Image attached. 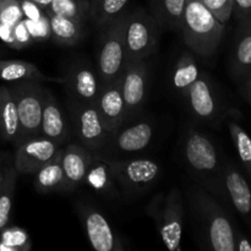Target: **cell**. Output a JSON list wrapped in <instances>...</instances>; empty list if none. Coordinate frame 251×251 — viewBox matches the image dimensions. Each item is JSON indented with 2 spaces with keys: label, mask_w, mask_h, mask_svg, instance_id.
I'll return each instance as SVG.
<instances>
[{
  "label": "cell",
  "mask_w": 251,
  "mask_h": 251,
  "mask_svg": "<svg viewBox=\"0 0 251 251\" xmlns=\"http://www.w3.org/2000/svg\"><path fill=\"white\" fill-rule=\"evenodd\" d=\"M186 198L206 247L215 251H235L239 230L212 194L201 185H191L186 190Z\"/></svg>",
  "instance_id": "6da1fadb"
},
{
  "label": "cell",
  "mask_w": 251,
  "mask_h": 251,
  "mask_svg": "<svg viewBox=\"0 0 251 251\" xmlns=\"http://www.w3.org/2000/svg\"><path fill=\"white\" fill-rule=\"evenodd\" d=\"M183 156L186 166L200 185L226 200L223 186V162L212 140L200 130L189 126L184 132Z\"/></svg>",
  "instance_id": "7a4b0ae2"
},
{
  "label": "cell",
  "mask_w": 251,
  "mask_h": 251,
  "mask_svg": "<svg viewBox=\"0 0 251 251\" xmlns=\"http://www.w3.org/2000/svg\"><path fill=\"white\" fill-rule=\"evenodd\" d=\"M225 29L226 25L218 21L201 0H186L179 32L194 54L212 56L222 42Z\"/></svg>",
  "instance_id": "3957f363"
},
{
  "label": "cell",
  "mask_w": 251,
  "mask_h": 251,
  "mask_svg": "<svg viewBox=\"0 0 251 251\" xmlns=\"http://www.w3.org/2000/svg\"><path fill=\"white\" fill-rule=\"evenodd\" d=\"M146 212L153 220L167 249L180 251L185 220L181 191L178 188H173L166 195L158 194L149 203Z\"/></svg>",
  "instance_id": "277c9868"
},
{
  "label": "cell",
  "mask_w": 251,
  "mask_h": 251,
  "mask_svg": "<svg viewBox=\"0 0 251 251\" xmlns=\"http://www.w3.org/2000/svg\"><path fill=\"white\" fill-rule=\"evenodd\" d=\"M126 15L123 12L113 21L102 27L97 47L96 69L102 85H108L122 77L127 65L124 28Z\"/></svg>",
  "instance_id": "5b68a950"
},
{
  "label": "cell",
  "mask_w": 251,
  "mask_h": 251,
  "mask_svg": "<svg viewBox=\"0 0 251 251\" xmlns=\"http://www.w3.org/2000/svg\"><path fill=\"white\" fill-rule=\"evenodd\" d=\"M9 88L16 103L19 117L20 131L17 146L25 140L41 136L42 110L47 88L41 82L33 81L12 82Z\"/></svg>",
  "instance_id": "8992f818"
},
{
  "label": "cell",
  "mask_w": 251,
  "mask_h": 251,
  "mask_svg": "<svg viewBox=\"0 0 251 251\" xmlns=\"http://www.w3.org/2000/svg\"><path fill=\"white\" fill-rule=\"evenodd\" d=\"M159 24L153 15L136 9L126 15L124 41L127 64L147 60L156 51L159 41Z\"/></svg>",
  "instance_id": "52a82bcc"
},
{
  "label": "cell",
  "mask_w": 251,
  "mask_h": 251,
  "mask_svg": "<svg viewBox=\"0 0 251 251\" xmlns=\"http://www.w3.org/2000/svg\"><path fill=\"white\" fill-rule=\"evenodd\" d=\"M105 158L118 186L126 195L134 196L142 193L153 185L161 176L162 168L154 159Z\"/></svg>",
  "instance_id": "ba28073f"
},
{
  "label": "cell",
  "mask_w": 251,
  "mask_h": 251,
  "mask_svg": "<svg viewBox=\"0 0 251 251\" xmlns=\"http://www.w3.org/2000/svg\"><path fill=\"white\" fill-rule=\"evenodd\" d=\"M68 112L71 132L78 140V144L92 152L102 151L109 132L105 129L96 105L69 98Z\"/></svg>",
  "instance_id": "9c48e42d"
},
{
  "label": "cell",
  "mask_w": 251,
  "mask_h": 251,
  "mask_svg": "<svg viewBox=\"0 0 251 251\" xmlns=\"http://www.w3.org/2000/svg\"><path fill=\"white\" fill-rule=\"evenodd\" d=\"M154 130L156 126L152 120L136 117L130 122L123 123L109 134L104 149L98 153L109 158L139 153L150 146L154 136Z\"/></svg>",
  "instance_id": "30bf717a"
},
{
  "label": "cell",
  "mask_w": 251,
  "mask_h": 251,
  "mask_svg": "<svg viewBox=\"0 0 251 251\" xmlns=\"http://www.w3.org/2000/svg\"><path fill=\"white\" fill-rule=\"evenodd\" d=\"M76 210L93 249L97 251H123L125 249L117 230L97 207L90 203L78 202Z\"/></svg>",
  "instance_id": "8fae6325"
},
{
  "label": "cell",
  "mask_w": 251,
  "mask_h": 251,
  "mask_svg": "<svg viewBox=\"0 0 251 251\" xmlns=\"http://www.w3.org/2000/svg\"><path fill=\"white\" fill-rule=\"evenodd\" d=\"M150 71L147 60L134 61L126 65L120 77L123 98L125 103L124 123L139 117L149 93Z\"/></svg>",
  "instance_id": "7c38bea8"
},
{
  "label": "cell",
  "mask_w": 251,
  "mask_h": 251,
  "mask_svg": "<svg viewBox=\"0 0 251 251\" xmlns=\"http://www.w3.org/2000/svg\"><path fill=\"white\" fill-rule=\"evenodd\" d=\"M63 78L69 98L95 104L103 86L96 66L86 60H75L66 69Z\"/></svg>",
  "instance_id": "4fadbf2b"
},
{
  "label": "cell",
  "mask_w": 251,
  "mask_h": 251,
  "mask_svg": "<svg viewBox=\"0 0 251 251\" xmlns=\"http://www.w3.org/2000/svg\"><path fill=\"white\" fill-rule=\"evenodd\" d=\"M60 147L59 144L43 136L25 140L16 146L12 163L19 174H34Z\"/></svg>",
  "instance_id": "5bb4252c"
},
{
  "label": "cell",
  "mask_w": 251,
  "mask_h": 251,
  "mask_svg": "<svg viewBox=\"0 0 251 251\" xmlns=\"http://www.w3.org/2000/svg\"><path fill=\"white\" fill-rule=\"evenodd\" d=\"M184 98L191 113L202 122H215L221 115L220 97L206 74H200L198 80L189 87Z\"/></svg>",
  "instance_id": "9a60e30c"
},
{
  "label": "cell",
  "mask_w": 251,
  "mask_h": 251,
  "mask_svg": "<svg viewBox=\"0 0 251 251\" xmlns=\"http://www.w3.org/2000/svg\"><path fill=\"white\" fill-rule=\"evenodd\" d=\"M226 201H229L251 229V186L239 169L230 162L223 164Z\"/></svg>",
  "instance_id": "2e32d148"
},
{
  "label": "cell",
  "mask_w": 251,
  "mask_h": 251,
  "mask_svg": "<svg viewBox=\"0 0 251 251\" xmlns=\"http://www.w3.org/2000/svg\"><path fill=\"white\" fill-rule=\"evenodd\" d=\"M95 153L80 144H69L61 149V166L65 176L66 193H71L85 184L86 174Z\"/></svg>",
  "instance_id": "e0dca14e"
},
{
  "label": "cell",
  "mask_w": 251,
  "mask_h": 251,
  "mask_svg": "<svg viewBox=\"0 0 251 251\" xmlns=\"http://www.w3.org/2000/svg\"><path fill=\"white\" fill-rule=\"evenodd\" d=\"M100 117L109 134L124 123L125 103L120 86V78L112 83L103 85L95 102Z\"/></svg>",
  "instance_id": "ac0fdd59"
},
{
  "label": "cell",
  "mask_w": 251,
  "mask_h": 251,
  "mask_svg": "<svg viewBox=\"0 0 251 251\" xmlns=\"http://www.w3.org/2000/svg\"><path fill=\"white\" fill-rule=\"evenodd\" d=\"M70 122L64 114L55 96L47 90L42 110L41 136L63 146L71 136Z\"/></svg>",
  "instance_id": "d6986e66"
},
{
  "label": "cell",
  "mask_w": 251,
  "mask_h": 251,
  "mask_svg": "<svg viewBox=\"0 0 251 251\" xmlns=\"http://www.w3.org/2000/svg\"><path fill=\"white\" fill-rule=\"evenodd\" d=\"M229 71L234 80L240 81L251 71V16L238 21L234 43L229 59Z\"/></svg>",
  "instance_id": "ffe728a7"
},
{
  "label": "cell",
  "mask_w": 251,
  "mask_h": 251,
  "mask_svg": "<svg viewBox=\"0 0 251 251\" xmlns=\"http://www.w3.org/2000/svg\"><path fill=\"white\" fill-rule=\"evenodd\" d=\"M33 176V186L37 193H66L65 176L61 166V147Z\"/></svg>",
  "instance_id": "44dd1931"
},
{
  "label": "cell",
  "mask_w": 251,
  "mask_h": 251,
  "mask_svg": "<svg viewBox=\"0 0 251 251\" xmlns=\"http://www.w3.org/2000/svg\"><path fill=\"white\" fill-rule=\"evenodd\" d=\"M0 80L7 82L33 81V82H59L63 83V77H51L42 73L41 69L33 63L25 60H2L0 59Z\"/></svg>",
  "instance_id": "7402d4cb"
},
{
  "label": "cell",
  "mask_w": 251,
  "mask_h": 251,
  "mask_svg": "<svg viewBox=\"0 0 251 251\" xmlns=\"http://www.w3.org/2000/svg\"><path fill=\"white\" fill-rule=\"evenodd\" d=\"M85 184L107 198H117V181L108 167L107 158L103 154L96 152L93 161L86 174Z\"/></svg>",
  "instance_id": "603a6c76"
},
{
  "label": "cell",
  "mask_w": 251,
  "mask_h": 251,
  "mask_svg": "<svg viewBox=\"0 0 251 251\" xmlns=\"http://www.w3.org/2000/svg\"><path fill=\"white\" fill-rule=\"evenodd\" d=\"M50 24V39L61 47H74L85 37V24L46 11Z\"/></svg>",
  "instance_id": "cb8c5ba5"
},
{
  "label": "cell",
  "mask_w": 251,
  "mask_h": 251,
  "mask_svg": "<svg viewBox=\"0 0 251 251\" xmlns=\"http://www.w3.org/2000/svg\"><path fill=\"white\" fill-rule=\"evenodd\" d=\"M19 117L9 86H0V139L16 145L19 140Z\"/></svg>",
  "instance_id": "d4e9b609"
},
{
  "label": "cell",
  "mask_w": 251,
  "mask_h": 251,
  "mask_svg": "<svg viewBox=\"0 0 251 251\" xmlns=\"http://www.w3.org/2000/svg\"><path fill=\"white\" fill-rule=\"evenodd\" d=\"M200 76L198 63L193 55V51H184L179 56L172 76V85L174 90L181 96H185L186 91Z\"/></svg>",
  "instance_id": "484cf974"
},
{
  "label": "cell",
  "mask_w": 251,
  "mask_h": 251,
  "mask_svg": "<svg viewBox=\"0 0 251 251\" xmlns=\"http://www.w3.org/2000/svg\"><path fill=\"white\" fill-rule=\"evenodd\" d=\"M90 1V20L97 27L105 25L123 14L129 0H88Z\"/></svg>",
  "instance_id": "4316f807"
},
{
  "label": "cell",
  "mask_w": 251,
  "mask_h": 251,
  "mask_svg": "<svg viewBox=\"0 0 251 251\" xmlns=\"http://www.w3.org/2000/svg\"><path fill=\"white\" fill-rule=\"evenodd\" d=\"M17 176L19 173L14 167L12 159H9L6 164V171H5L4 185L0 193V230L9 225L15 191H16Z\"/></svg>",
  "instance_id": "83f0119b"
},
{
  "label": "cell",
  "mask_w": 251,
  "mask_h": 251,
  "mask_svg": "<svg viewBox=\"0 0 251 251\" xmlns=\"http://www.w3.org/2000/svg\"><path fill=\"white\" fill-rule=\"evenodd\" d=\"M186 0H154V17L161 27L178 31Z\"/></svg>",
  "instance_id": "f1b7e54d"
},
{
  "label": "cell",
  "mask_w": 251,
  "mask_h": 251,
  "mask_svg": "<svg viewBox=\"0 0 251 251\" xmlns=\"http://www.w3.org/2000/svg\"><path fill=\"white\" fill-rule=\"evenodd\" d=\"M43 10L83 24L90 20L88 0H51L48 6Z\"/></svg>",
  "instance_id": "f546056e"
},
{
  "label": "cell",
  "mask_w": 251,
  "mask_h": 251,
  "mask_svg": "<svg viewBox=\"0 0 251 251\" xmlns=\"http://www.w3.org/2000/svg\"><path fill=\"white\" fill-rule=\"evenodd\" d=\"M227 125L240 163L251 180V136L235 120H228Z\"/></svg>",
  "instance_id": "4dcf8cb0"
},
{
  "label": "cell",
  "mask_w": 251,
  "mask_h": 251,
  "mask_svg": "<svg viewBox=\"0 0 251 251\" xmlns=\"http://www.w3.org/2000/svg\"><path fill=\"white\" fill-rule=\"evenodd\" d=\"M31 248V237L24 228L6 226L0 230V251H29Z\"/></svg>",
  "instance_id": "1f68e13d"
},
{
  "label": "cell",
  "mask_w": 251,
  "mask_h": 251,
  "mask_svg": "<svg viewBox=\"0 0 251 251\" xmlns=\"http://www.w3.org/2000/svg\"><path fill=\"white\" fill-rule=\"evenodd\" d=\"M24 21L33 42H44L47 39H50V24H49V17L46 11L43 16L37 21L28 19H24Z\"/></svg>",
  "instance_id": "d6a6232c"
},
{
  "label": "cell",
  "mask_w": 251,
  "mask_h": 251,
  "mask_svg": "<svg viewBox=\"0 0 251 251\" xmlns=\"http://www.w3.org/2000/svg\"><path fill=\"white\" fill-rule=\"evenodd\" d=\"M24 19L20 0H0V20L7 25L15 26Z\"/></svg>",
  "instance_id": "836d02e7"
},
{
  "label": "cell",
  "mask_w": 251,
  "mask_h": 251,
  "mask_svg": "<svg viewBox=\"0 0 251 251\" xmlns=\"http://www.w3.org/2000/svg\"><path fill=\"white\" fill-rule=\"evenodd\" d=\"M201 1L222 24L226 25L232 17L234 0H201Z\"/></svg>",
  "instance_id": "e575fe53"
},
{
  "label": "cell",
  "mask_w": 251,
  "mask_h": 251,
  "mask_svg": "<svg viewBox=\"0 0 251 251\" xmlns=\"http://www.w3.org/2000/svg\"><path fill=\"white\" fill-rule=\"evenodd\" d=\"M14 37H15V49H25L31 47L34 43L32 39L31 34H29L28 29H27L26 25H25L24 19L21 21L17 22L14 26Z\"/></svg>",
  "instance_id": "d590c367"
},
{
  "label": "cell",
  "mask_w": 251,
  "mask_h": 251,
  "mask_svg": "<svg viewBox=\"0 0 251 251\" xmlns=\"http://www.w3.org/2000/svg\"><path fill=\"white\" fill-rule=\"evenodd\" d=\"M20 4H21L24 19L37 21L44 15V10L34 0H20Z\"/></svg>",
  "instance_id": "8d00e7d4"
},
{
  "label": "cell",
  "mask_w": 251,
  "mask_h": 251,
  "mask_svg": "<svg viewBox=\"0 0 251 251\" xmlns=\"http://www.w3.org/2000/svg\"><path fill=\"white\" fill-rule=\"evenodd\" d=\"M232 15L237 22L251 16V0H234Z\"/></svg>",
  "instance_id": "74e56055"
},
{
  "label": "cell",
  "mask_w": 251,
  "mask_h": 251,
  "mask_svg": "<svg viewBox=\"0 0 251 251\" xmlns=\"http://www.w3.org/2000/svg\"><path fill=\"white\" fill-rule=\"evenodd\" d=\"M0 39L10 48L15 49V37H14V26L7 25L0 20Z\"/></svg>",
  "instance_id": "f35d334b"
},
{
  "label": "cell",
  "mask_w": 251,
  "mask_h": 251,
  "mask_svg": "<svg viewBox=\"0 0 251 251\" xmlns=\"http://www.w3.org/2000/svg\"><path fill=\"white\" fill-rule=\"evenodd\" d=\"M235 251H251V242L243 232L237 233L235 238Z\"/></svg>",
  "instance_id": "ab89813d"
},
{
  "label": "cell",
  "mask_w": 251,
  "mask_h": 251,
  "mask_svg": "<svg viewBox=\"0 0 251 251\" xmlns=\"http://www.w3.org/2000/svg\"><path fill=\"white\" fill-rule=\"evenodd\" d=\"M240 82H242L243 96L247 100V102L251 105V71L248 73V75L243 80H240Z\"/></svg>",
  "instance_id": "60d3db41"
},
{
  "label": "cell",
  "mask_w": 251,
  "mask_h": 251,
  "mask_svg": "<svg viewBox=\"0 0 251 251\" xmlns=\"http://www.w3.org/2000/svg\"><path fill=\"white\" fill-rule=\"evenodd\" d=\"M6 164H7V161L0 162V193H1L2 185H4V179H5V171H6Z\"/></svg>",
  "instance_id": "b9f144b4"
},
{
  "label": "cell",
  "mask_w": 251,
  "mask_h": 251,
  "mask_svg": "<svg viewBox=\"0 0 251 251\" xmlns=\"http://www.w3.org/2000/svg\"><path fill=\"white\" fill-rule=\"evenodd\" d=\"M34 1L37 2V4L39 5V6L42 7V9H44V7H47L49 5V2L51 1V0H34Z\"/></svg>",
  "instance_id": "7bdbcfd3"
},
{
  "label": "cell",
  "mask_w": 251,
  "mask_h": 251,
  "mask_svg": "<svg viewBox=\"0 0 251 251\" xmlns=\"http://www.w3.org/2000/svg\"><path fill=\"white\" fill-rule=\"evenodd\" d=\"M5 53V48H4V46H1V44H0V55H2V54Z\"/></svg>",
  "instance_id": "ee69618b"
},
{
  "label": "cell",
  "mask_w": 251,
  "mask_h": 251,
  "mask_svg": "<svg viewBox=\"0 0 251 251\" xmlns=\"http://www.w3.org/2000/svg\"><path fill=\"white\" fill-rule=\"evenodd\" d=\"M2 161H4V159L1 158V154H0V162H2Z\"/></svg>",
  "instance_id": "f6af8a7d"
}]
</instances>
